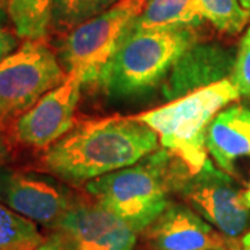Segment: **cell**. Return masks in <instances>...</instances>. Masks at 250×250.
Returning <instances> with one entry per match:
<instances>
[{"mask_svg":"<svg viewBox=\"0 0 250 250\" xmlns=\"http://www.w3.org/2000/svg\"><path fill=\"white\" fill-rule=\"evenodd\" d=\"M159 143L157 134L135 117H111L72 128L46 149L42 163L64 182L83 184L134 166Z\"/></svg>","mask_w":250,"mask_h":250,"instance_id":"obj_1","label":"cell"},{"mask_svg":"<svg viewBox=\"0 0 250 250\" xmlns=\"http://www.w3.org/2000/svg\"><path fill=\"white\" fill-rule=\"evenodd\" d=\"M192 175L168 150H156L136 164L86 182L85 190L99 205L142 233L170 205V195Z\"/></svg>","mask_w":250,"mask_h":250,"instance_id":"obj_2","label":"cell"},{"mask_svg":"<svg viewBox=\"0 0 250 250\" xmlns=\"http://www.w3.org/2000/svg\"><path fill=\"white\" fill-rule=\"evenodd\" d=\"M196 27L129 28L99 75L108 96L134 98L159 86L174 64L199 42Z\"/></svg>","mask_w":250,"mask_h":250,"instance_id":"obj_3","label":"cell"},{"mask_svg":"<svg viewBox=\"0 0 250 250\" xmlns=\"http://www.w3.org/2000/svg\"><path fill=\"white\" fill-rule=\"evenodd\" d=\"M241 96L232 80L227 78L134 117L150 126L163 149L179 157L193 175L208 159V125L225 106Z\"/></svg>","mask_w":250,"mask_h":250,"instance_id":"obj_4","label":"cell"},{"mask_svg":"<svg viewBox=\"0 0 250 250\" xmlns=\"http://www.w3.org/2000/svg\"><path fill=\"white\" fill-rule=\"evenodd\" d=\"M146 3L147 0H120L100 16L64 34L59 56L65 72L80 75L83 85L98 82L102 70Z\"/></svg>","mask_w":250,"mask_h":250,"instance_id":"obj_5","label":"cell"},{"mask_svg":"<svg viewBox=\"0 0 250 250\" xmlns=\"http://www.w3.org/2000/svg\"><path fill=\"white\" fill-rule=\"evenodd\" d=\"M67 72L43 41H25L0 62V125L22 116Z\"/></svg>","mask_w":250,"mask_h":250,"instance_id":"obj_6","label":"cell"},{"mask_svg":"<svg viewBox=\"0 0 250 250\" xmlns=\"http://www.w3.org/2000/svg\"><path fill=\"white\" fill-rule=\"evenodd\" d=\"M178 196L224 235L236 239L250 224V210L229 174L217 170L210 159L177 189Z\"/></svg>","mask_w":250,"mask_h":250,"instance_id":"obj_7","label":"cell"},{"mask_svg":"<svg viewBox=\"0 0 250 250\" xmlns=\"http://www.w3.org/2000/svg\"><path fill=\"white\" fill-rule=\"evenodd\" d=\"M83 81L77 74H67L60 85L49 90L16 123V138L21 143L47 149L74 128V116L80 102Z\"/></svg>","mask_w":250,"mask_h":250,"instance_id":"obj_8","label":"cell"},{"mask_svg":"<svg viewBox=\"0 0 250 250\" xmlns=\"http://www.w3.org/2000/svg\"><path fill=\"white\" fill-rule=\"evenodd\" d=\"M52 229L72 250H134L138 233L113 211L93 202L74 200Z\"/></svg>","mask_w":250,"mask_h":250,"instance_id":"obj_9","label":"cell"},{"mask_svg":"<svg viewBox=\"0 0 250 250\" xmlns=\"http://www.w3.org/2000/svg\"><path fill=\"white\" fill-rule=\"evenodd\" d=\"M141 235L149 250H241V242L220 232L193 208L174 202Z\"/></svg>","mask_w":250,"mask_h":250,"instance_id":"obj_10","label":"cell"},{"mask_svg":"<svg viewBox=\"0 0 250 250\" xmlns=\"http://www.w3.org/2000/svg\"><path fill=\"white\" fill-rule=\"evenodd\" d=\"M74 200L70 190L43 177L0 171V203L36 224L53 228Z\"/></svg>","mask_w":250,"mask_h":250,"instance_id":"obj_11","label":"cell"},{"mask_svg":"<svg viewBox=\"0 0 250 250\" xmlns=\"http://www.w3.org/2000/svg\"><path fill=\"white\" fill-rule=\"evenodd\" d=\"M236 54L218 43H195L163 81L161 93L172 102L215 82L231 78Z\"/></svg>","mask_w":250,"mask_h":250,"instance_id":"obj_12","label":"cell"},{"mask_svg":"<svg viewBox=\"0 0 250 250\" xmlns=\"http://www.w3.org/2000/svg\"><path fill=\"white\" fill-rule=\"evenodd\" d=\"M206 145L217 166L232 175L235 161L250 156V108L236 104L221 110L208 125Z\"/></svg>","mask_w":250,"mask_h":250,"instance_id":"obj_13","label":"cell"},{"mask_svg":"<svg viewBox=\"0 0 250 250\" xmlns=\"http://www.w3.org/2000/svg\"><path fill=\"white\" fill-rule=\"evenodd\" d=\"M202 22L205 18L199 11L197 0H147L129 28L199 27Z\"/></svg>","mask_w":250,"mask_h":250,"instance_id":"obj_14","label":"cell"},{"mask_svg":"<svg viewBox=\"0 0 250 250\" xmlns=\"http://www.w3.org/2000/svg\"><path fill=\"white\" fill-rule=\"evenodd\" d=\"M53 0H9V18L18 38L43 41L52 27Z\"/></svg>","mask_w":250,"mask_h":250,"instance_id":"obj_15","label":"cell"},{"mask_svg":"<svg viewBox=\"0 0 250 250\" xmlns=\"http://www.w3.org/2000/svg\"><path fill=\"white\" fill-rule=\"evenodd\" d=\"M43 241L36 223L0 203V250H36Z\"/></svg>","mask_w":250,"mask_h":250,"instance_id":"obj_16","label":"cell"},{"mask_svg":"<svg viewBox=\"0 0 250 250\" xmlns=\"http://www.w3.org/2000/svg\"><path fill=\"white\" fill-rule=\"evenodd\" d=\"M120 0H53L52 28L67 34L81 24L98 17Z\"/></svg>","mask_w":250,"mask_h":250,"instance_id":"obj_17","label":"cell"},{"mask_svg":"<svg viewBox=\"0 0 250 250\" xmlns=\"http://www.w3.org/2000/svg\"><path fill=\"white\" fill-rule=\"evenodd\" d=\"M197 6L205 21L228 35L239 34L250 20V13L239 0H197Z\"/></svg>","mask_w":250,"mask_h":250,"instance_id":"obj_18","label":"cell"},{"mask_svg":"<svg viewBox=\"0 0 250 250\" xmlns=\"http://www.w3.org/2000/svg\"><path fill=\"white\" fill-rule=\"evenodd\" d=\"M231 80L242 96L250 98V27L242 36L241 43L238 46Z\"/></svg>","mask_w":250,"mask_h":250,"instance_id":"obj_19","label":"cell"},{"mask_svg":"<svg viewBox=\"0 0 250 250\" xmlns=\"http://www.w3.org/2000/svg\"><path fill=\"white\" fill-rule=\"evenodd\" d=\"M16 47H17V35H13L0 22V62L13 53Z\"/></svg>","mask_w":250,"mask_h":250,"instance_id":"obj_20","label":"cell"},{"mask_svg":"<svg viewBox=\"0 0 250 250\" xmlns=\"http://www.w3.org/2000/svg\"><path fill=\"white\" fill-rule=\"evenodd\" d=\"M36 250H72L70 243L65 241L62 233L54 231L49 236H46L45 241L42 242Z\"/></svg>","mask_w":250,"mask_h":250,"instance_id":"obj_21","label":"cell"},{"mask_svg":"<svg viewBox=\"0 0 250 250\" xmlns=\"http://www.w3.org/2000/svg\"><path fill=\"white\" fill-rule=\"evenodd\" d=\"M9 16V0H0V22Z\"/></svg>","mask_w":250,"mask_h":250,"instance_id":"obj_22","label":"cell"},{"mask_svg":"<svg viewBox=\"0 0 250 250\" xmlns=\"http://www.w3.org/2000/svg\"><path fill=\"white\" fill-rule=\"evenodd\" d=\"M241 250H250V231L241 239Z\"/></svg>","mask_w":250,"mask_h":250,"instance_id":"obj_23","label":"cell"},{"mask_svg":"<svg viewBox=\"0 0 250 250\" xmlns=\"http://www.w3.org/2000/svg\"><path fill=\"white\" fill-rule=\"evenodd\" d=\"M242 203L250 210V185L245 192H242Z\"/></svg>","mask_w":250,"mask_h":250,"instance_id":"obj_24","label":"cell"},{"mask_svg":"<svg viewBox=\"0 0 250 250\" xmlns=\"http://www.w3.org/2000/svg\"><path fill=\"white\" fill-rule=\"evenodd\" d=\"M239 1L242 3V6L250 13V0H239Z\"/></svg>","mask_w":250,"mask_h":250,"instance_id":"obj_25","label":"cell"}]
</instances>
